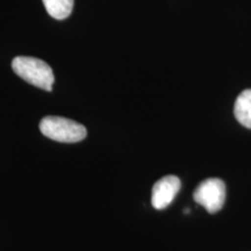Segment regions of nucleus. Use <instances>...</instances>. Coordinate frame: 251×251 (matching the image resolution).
Segmentation results:
<instances>
[{
	"label": "nucleus",
	"instance_id": "obj_1",
	"mask_svg": "<svg viewBox=\"0 0 251 251\" xmlns=\"http://www.w3.org/2000/svg\"><path fill=\"white\" fill-rule=\"evenodd\" d=\"M12 69L19 77L30 85L45 91H51L55 77L52 69L42 59L27 56H18L12 62Z\"/></svg>",
	"mask_w": 251,
	"mask_h": 251
},
{
	"label": "nucleus",
	"instance_id": "obj_2",
	"mask_svg": "<svg viewBox=\"0 0 251 251\" xmlns=\"http://www.w3.org/2000/svg\"><path fill=\"white\" fill-rule=\"evenodd\" d=\"M40 130L49 139L63 143L80 142L86 137L87 130L83 125L61 117H46L40 122Z\"/></svg>",
	"mask_w": 251,
	"mask_h": 251
},
{
	"label": "nucleus",
	"instance_id": "obj_3",
	"mask_svg": "<svg viewBox=\"0 0 251 251\" xmlns=\"http://www.w3.org/2000/svg\"><path fill=\"white\" fill-rule=\"evenodd\" d=\"M193 199L211 214L218 213L225 205L226 185L219 178H208L198 185Z\"/></svg>",
	"mask_w": 251,
	"mask_h": 251
},
{
	"label": "nucleus",
	"instance_id": "obj_4",
	"mask_svg": "<svg viewBox=\"0 0 251 251\" xmlns=\"http://www.w3.org/2000/svg\"><path fill=\"white\" fill-rule=\"evenodd\" d=\"M181 183L176 176H165L152 187L151 203L156 209H164L174 201L175 197L179 192Z\"/></svg>",
	"mask_w": 251,
	"mask_h": 251
},
{
	"label": "nucleus",
	"instance_id": "obj_5",
	"mask_svg": "<svg viewBox=\"0 0 251 251\" xmlns=\"http://www.w3.org/2000/svg\"><path fill=\"white\" fill-rule=\"evenodd\" d=\"M234 114L241 125L251 129V89L238 94L234 106Z\"/></svg>",
	"mask_w": 251,
	"mask_h": 251
},
{
	"label": "nucleus",
	"instance_id": "obj_6",
	"mask_svg": "<svg viewBox=\"0 0 251 251\" xmlns=\"http://www.w3.org/2000/svg\"><path fill=\"white\" fill-rule=\"evenodd\" d=\"M47 12L56 20H64L72 13L74 0H42Z\"/></svg>",
	"mask_w": 251,
	"mask_h": 251
}]
</instances>
